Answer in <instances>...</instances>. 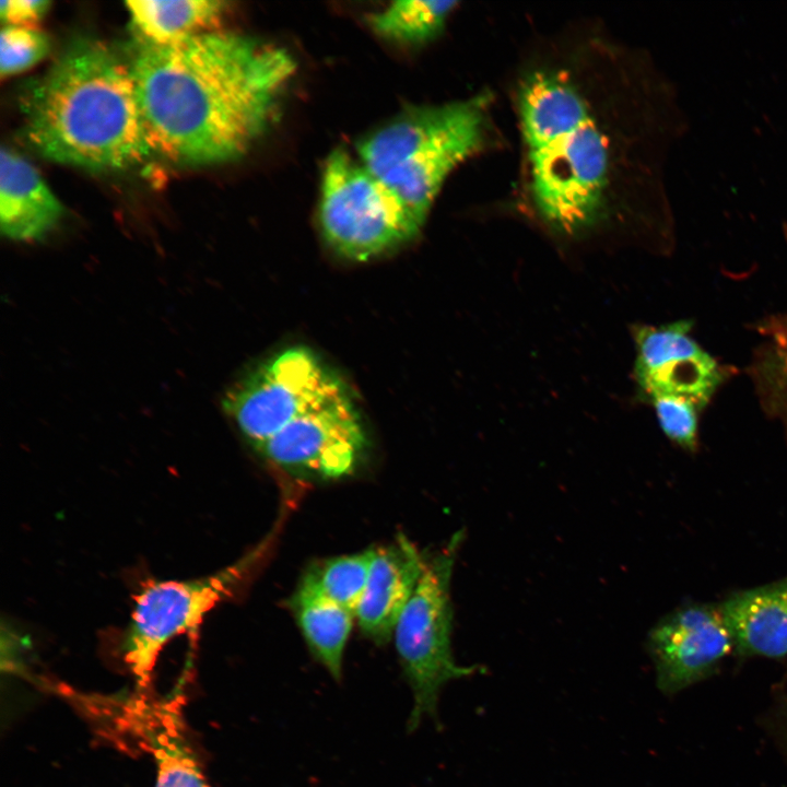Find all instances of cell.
Returning <instances> with one entry per match:
<instances>
[{"label": "cell", "instance_id": "277c9868", "mask_svg": "<svg viewBox=\"0 0 787 787\" xmlns=\"http://www.w3.org/2000/svg\"><path fill=\"white\" fill-rule=\"evenodd\" d=\"M519 114L535 203L552 225L578 232L602 211L608 138L568 77L538 72L522 85Z\"/></svg>", "mask_w": 787, "mask_h": 787}, {"label": "cell", "instance_id": "3957f363", "mask_svg": "<svg viewBox=\"0 0 787 787\" xmlns=\"http://www.w3.org/2000/svg\"><path fill=\"white\" fill-rule=\"evenodd\" d=\"M22 110L28 142L50 161L101 172L152 154L129 61L97 40L73 42L27 90Z\"/></svg>", "mask_w": 787, "mask_h": 787}, {"label": "cell", "instance_id": "5b68a950", "mask_svg": "<svg viewBox=\"0 0 787 787\" xmlns=\"http://www.w3.org/2000/svg\"><path fill=\"white\" fill-rule=\"evenodd\" d=\"M481 98L409 109L357 144L360 162L423 224L453 169L483 142Z\"/></svg>", "mask_w": 787, "mask_h": 787}, {"label": "cell", "instance_id": "ba28073f", "mask_svg": "<svg viewBox=\"0 0 787 787\" xmlns=\"http://www.w3.org/2000/svg\"><path fill=\"white\" fill-rule=\"evenodd\" d=\"M248 560L207 577L150 580L134 597L124 653L140 689H145L164 646L196 629L243 577Z\"/></svg>", "mask_w": 787, "mask_h": 787}, {"label": "cell", "instance_id": "e0dca14e", "mask_svg": "<svg viewBox=\"0 0 787 787\" xmlns=\"http://www.w3.org/2000/svg\"><path fill=\"white\" fill-rule=\"evenodd\" d=\"M454 1H396L372 13L368 25L379 36L399 44H422L443 28Z\"/></svg>", "mask_w": 787, "mask_h": 787}, {"label": "cell", "instance_id": "d6986e66", "mask_svg": "<svg viewBox=\"0 0 787 787\" xmlns=\"http://www.w3.org/2000/svg\"><path fill=\"white\" fill-rule=\"evenodd\" d=\"M49 51L46 34L28 27L3 26L0 34L1 78L22 72L40 61Z\"/></svg>", "mask_w": 787, "mask_h": 787}, {"label": "cell", "instance_id": "4fadbf2b", "mask_svg": "<svg viewBox=\"0 0 787 787\" xmlns=\"http://www.w3.org/2000/svg\"><path fill=\"white\" fill-rule=\"evenodd\" d=\"M62 205L37 169L2 146L0 154V227L14 240L45 236L62 215Z\"/></svg>", "mask_w": 787, "mask_h": 787}, {"label": "cell", "instance_id": "ffe728a7", "mask_svg": "<svg viewBox=\"0 0 787 787\" xmlns=\"http://www.w3.org/2000/svg\"><path fill=\"white\" fill-rule=\"evenodd\" d=\"M657 420L665 435L677 445L693 449L697 441V410L691 399L669 393L651 396Z\"/></svg>", "mask_w": 787, "mask_h": 787}, {"label": "cell", "instance_id": "9c48e42d", "mask_svg": "<svg viewBox=\"0 0 787 787\" xmlns=\"http://www.w3.org/2000/svg\"><path fill=\"white\" fill-rule=\"evenodd\" d=\"M102 702L107 719L152 755L155 787H210L188 742L175 701L138 692Z\"/></svg>", "mask_w": 787, "mask_h": 787}, {"label": "cell", "instance_id": "52a82bcc", "mask_svg": "<svg viewBox=\"0 0 787 787\" xmlns=\"http://www.w3.org/2000/svg\"><path fill=\"white\" fill-rule=\"evenodd\" d=\"M462 539V531L455 532L447 544L427 560L393 631L396 648L414 698L408 721L410 731L424 716H435L438 694L445 683L475 670L456 663L450 644V580Z\"/></svg>", "mask_w": 787, "mask_h": 787}, {"label": "cell", "instance_id": "8fae6325", "mask_svg": "<svg viewBox=\"0 0 787 787\" xmlns=\"http://www.w3.org/2000/svg\"><path fill=\"white\" fill-rule=\"evenodd\" d=\"M649 646L660 689L676 692L708 673L735 643L719 607L694 606L658 623Z\"/></svg>", "mask_w": 787, "mask_h": 787}, {"label": "cell", "instance_id": "7a4b0ae2", "mask_svg": "<svg viewBox=\"0 0 787 787\" xmlns=\"http://www.w3.org/2000/svg\"><path fill=\"white\" fill-rule=\"evenodd\" d=\"M223 407L243 435L285 469L342 478L366 447L361 412L346 384L303 346L263 362L228 390Z\"/></svg>", "mask_w": 787, "mask_h": 787}, {"label": "cell", "instance_id": "2e32d148", "mask_svg": "<svg viewBox=\"0 0 787 787\" xmlns=\"http://www.w3.org/2000/svg\"><path fill=\"white\" fill-rule=\"evenodd\" d=\"M292 607L309 649L339 680L355 615L303 582L292 599Z\"/></svg>", "mask_w": 787, "mask_h": 787}, {"label": "cell", "instance_id": "9a60e30c", "mask_svg": "<svg viewBox=\"0 0 787 787\" xmlns=\"http://www.w3.org/2000/svg\"><path fill=\"white\" fill-rule=\"evenodd\" d=\"M139 42L169 45L216 31L227 3L218 0H131L126 3Z\"/></svg>", "mask_w": 787, "mask_h": 787}, {"label": "cell", "instance_id": "30bf717a", "mask_svg": "<svg viewBox=\"0 0 787 787\" xmlns=\"http://www.w3.org/2000/svg\"><path fill=\"white\" fill-rule=\"evenodd\" d=\"M691 322L641 326L634 331L635 376L649 396L669 393L708 402L719 379L716 361L690 336Z\"/></svg>", "mask_w": 787, "mask_h": 787}, {"label": "cell", "instance_id": "6da1fadb", "mask_svg": "<svg viewBox=\"0 0 787 787\" xmlns=\"http://www.w3.org/2000/svg\"><path fill=\"white\" fill-rule=\"evenodd\" d=\"M129 66L152 154L189 165L251 149L296 69L285 49L220 31L169 45L139 42Z\"/></svg>", "mask_w": 787, "mask_h": 787}, {"label": "cell", "instance_id": "8992f818", "mask_svg": "<svg viewBox=\"0 0 787 787\" xmlns=\"http://www.w3.org/2000/svg\"><path fill=\"white\" fill-rule=\"evenodd\" d=\"M319 223L332 249L354 261L410 242L423 226L390 187L342 149L324 165Z\"/></svg>", "mask_w": 787, "mask_h": 787}, {"label": "cell", "instance_id": "7c38bea8", "mask_svg": "<svg viewBox=\"0 0 787 787\" xmlns=\"http://www.w3.org/2000/svg\"><path fill=\"white\" fill-rule=\"evenodd\" d=\"M418 548L403 535L380 549L371 566L368 579L355 619L363 634L377 644H386L424 572Z\"/></svg>", "mask_w": 787, "mask_h": 787}, {"label": "cell", "instance_id": "5bb4252c", "mask_svg": "<svg viewBox=\"0 0 787 787\" xmlns=\"http://www.w3.org/2000/svg\"><path fill=\"white\" fill-rule=\"evenodd\" d=\"M719 610L740 653L787 657V580L737 594Z\"/></svg>", "mask_w": 787, "mask_h": 787}, {"label": "cell", "instance_id": "ac0fdd59", "mask_svg": "<svg viewBox=\"0 0 787 787\" xmlns=\"http://www.w3.org/2000/svg\"><path fill=\"white\" fill-rule=\"evenodd\" d=\"M376 550L342 555L312 567L302 582L356 615Z\"/></svg>", "mask_w": 787, "mask_h": 787}, {"label": "cell", "instance_id": "44dd1931", "mask_svg": "<svg viewBox=\"0 0 787 787\" xmlns=\"http://www.w3.org/2000/svg\"><path fill=\"white\" fill-rule=\"evenodd\" d=\"M47 0H2L0 16L4 26L35 28L48 11Z\"/></svg>", "mask_w": 787, "mask_h": 787}]
</instances>
